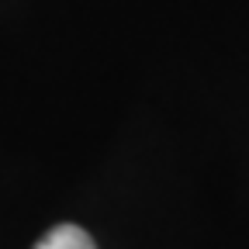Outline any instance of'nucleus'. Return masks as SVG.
I'll return each instance as SVG.
<instances>
[{
	"instance_id": "1",
	"label": "nucleus",
	"mask_w": 249,
	"mask_h": 249,
	"mask_svg": "<svg viewBox=\"0 0 249 249\" xmlns=\"http://www.w3.org/2000/svg\"><path fill=\"white\" fill-rule=\"evenodd\" d=\"M31 249H97V242H93L90 232H83L80 225L62 222V225H52Z\"/></svg>"
}]
</instances>
